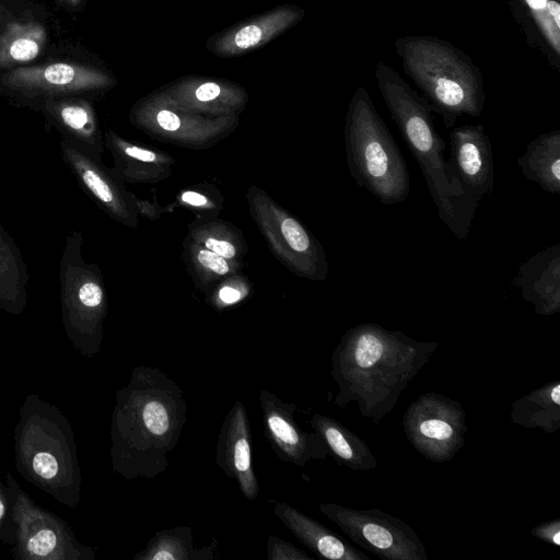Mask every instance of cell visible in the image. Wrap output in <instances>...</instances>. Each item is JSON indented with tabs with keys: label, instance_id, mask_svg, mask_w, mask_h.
<instances>
[{
	"label": "cell",
	"instance_id": "1",
	"mask_svg": "<svg viewBox=\"0 0 560 560\" xmlns=\"http://www.w3.org/2000/svg\"><path fill=\"white\" fill-rule=\"evenodd\" d=\"M438 346L380 324L349 328L331 354V377L338 386L335 405L345 408L355 402L360 415L377 425Z\"/></svg>",
	"mask_w": 560,
	"mask_h": 560
},
{
	"label": "cell",
	"instance_id": "2",
	"mask_svg": "<svg viewBox=\"0 0 560 560\" xmlns=\"http://www.w3.org/2000/svg\"><path fill=\"white\" fill-rule=\"evenodd\" d=\"M188 405L183 389L158 368H135L119 392L116 464L127 479H153L165 471L180 440Z\"/></svg>",
	"mask_w": 560,
	"mask_h": 560
},
{
	"label": "cell",
	"instance_id": "3",
	"mask_svg": "<svg viewBox=\"0 0 560 560\" xmlns=\"http://www.w3.org/2000/svg\"><path fill=\"white\" fill-rule=\"evenodd\" d=\"M375 80L393 120L416 159L439 219L460 241L467 238L477 207L468 201L444 158L446 144L436 131L429 102L393 68L377 62Z\"/></svg>",
	"mask_w": 560,
	"mask_h": 560
},
{
	"label": "cell",
	"instance_id": "4",
	"mask_svg": "<svg viewBox=\"0 0 560 560\" xmlns=\"http://www.w3.org/2000/svg\"><path fill=\"white\" fill-rule=\"evenodd\" d=\"M395 50L405 73L442 117L444 127H454L463 115H481L486 101L483 75L463 50L428 35L400 37Z\"/></svg>",
	"mask_w": 560,
	"mask_h": 560
},
{
	"label": "cell",
	"instance_id": "5",
	"mask_svg": "<svg viewBox=\"0 0 560 560\" xmlns=\"http://www.w3.org/2000/svg\"><path fill=\"white\" fill-rule=\"evenodd\" d=\"M345 142L349 173L359 188L383 205H396L408 197L410 177L405 159L363 86H358L350 100Z\"/></svg>",
	"mask_w": 560,
	"mask_h": 560
},
{
	"label": "cell",
	"instance_id": "6",
	"mask_svg": "<svg viewBox=\"0 0 560 560\" xmlns=\"http://www.w3.org/2000/svg\"><path fill=\"white\" fill-rule=\"evenodd\" d=\"M246 200L273 256L298 277L326 280L328 261L324 247L303 223L259 187L248 188Z\"/></svg>",
	"mask_w": 560,
	"mask_h": 560
},
{
	"label": "cell",
	"instance_id": "7",
	"mask_svg": "<svg viewBox=\"0 0 560 560\" xmlns=\"http://www.w3.org/2000/svg\"><path fill=\"white\" fill-rule=\"evenodd\" d=\"M318 510L353 542L383 560H428L425 547L404 520L377 508L357 510L322 503Z\"/></svg>",
	"mask_w": 560,
	"mask_h": 560
},
{
	"label": "cell",
	"instance_id": "8",
	"mask_svg": "<svg viewBox=\"0 0 560 560\" xmlns=\"http://www.w3.org/2000/svg\"><path fill=\"white\" fill-rule=\"evenodd\" d=\"M408 442L425 459H453L465 444L466 411L457 400L428 392L411 402L402 417Z\"/></svg>",
	"mask_w": 560,
	"mask_h": 560
},
{
	"label": "cell",
	"instance_id": "9",
	"mask_svg": "<svg viewBox=\"0 0 560 560\" xmlns=\"http://www.w3.org/2000/svg\"><path fill=\"white\" fill-rule=\"evenodd\" d=\"M130 122L150 138L192 150H205L230 136L238 117H208L170 107L151 94L138 101Z\"/></svg>",
	"mask_w": 560,
	"mask_h": 560
},
{
	"label": "cell",
	"instance_id": "10",
	"mask_svg": "<svg viewBox=\"0 0 560 560\" xmlns=\"http://www.w3.org/2000/svg\"><path fill=\"white\" fill-rule=\"evenodd\" d=\"M83 234L71 230L59 265L60 298L69 318L97 334L107 310V293L102 271L82 256Z\"/></svg>",
	"mask_w": 560,
	"mask_h": 560
},
{
	"label": "cell",
	"instance_id": "11",
	"mask_svg": "<svg viewBox=\"0 0 560 560\" xmlns=\"http://www.w3.org/2000/svg\"><path fill=\"white\" fill-rule=\"evenodd\" d=\"M63 163L81 189L112 220L129 228L139 223L133 194L114 170L102 162V156L63 139L60 141Z\"/></svg>",
	"mask_w": 560,
	"mask_h": 560
},
{
	"label": "cell",
	"instance_id": "12",
	"mask_svg": "<svg viewBox=\"0 0 560 560\" xmlns=\"http://www.w3.org/2000/svg\"><path fill=\"white\" fill-rule=\"evenodd\" d=\"M0 81L24 97L45 100L104 90L115 82L101 69L73 62L21 67L2 74Z\"/></svg>",
	"mask_w": 560,
	"mask_h": 560
},
{
	"label": "cell",
	"instance_id": "13",
	"mask_svg": "<svg viewBox=\"0 0 560 560\" xmlns=\"http://www.w3.org/2000/svg\"><path fill=\"white\" fill-rule=\"evenodd\" d=\"M258 399L265 438L280 460L303 467L311 460L327 458L329 450L319 434L306 432L298 424L294 402L267 389L259 392Z\"/></svg>",
	"mask_w": 560,
	"mask_h": 560
},
{
	"label": "cell",
	"instance_id": "14",
	"mask_svg": "<svg viewBox=\"0 0 560 560\" xmlns=\"http://www.w3.org/2000/svg\"><path fill=\"white\" fill-rule=\"evenodd\" d=\"M151 95L170 107L208 117H238L248 103L245 89L234 82L192 75Z\"/></svg>",
	"mask_w": 560,
	"mask_h": 560
},
{
	"label": "cell",
	"instance_id": "15",
	"mask_svg": "<svg viewBox=\"0 0 560 560\" xmlns=\"http://www.w3.org/2000/svg\"><path fill=\"white\" fill-rule=\"evenodd\" d=\"M448 160L454 179L476 207L494 185L492 147L481 124L456 127L450 135Z\"/></svg>",
	"mask_w": 560,
	"mask_h": 560
},
{
	"label": "cell",
	"instance_id": "16",
	"mask_svg": "<svg viewBox=\"0 0 560 560\" xmlns=\"http://www.w3.org/2000/svg\"><path fill=\"white\" fill-rule=\"evenodd\" d=\"M215 464L234 479L246 500L259 493L258 479L252 462V430L247 410L241 400L226 413L215 444Z\"/></svg>",
	"mask_w": 560,
	"mask_h": 560
},
{
	"label": "cell",
	"instance_id": "17",
	"mask_svg": "<svg viewBox=\"0 0 560 560\" xmlns=\"http://www.w3.org/2000/svg\"><path fill=\"white\" fill-rule=\"evenodd\" d=\"M304 16L303 9L281 5L234 25L208 42V49L220 57H235L276 38Z\"/></svg>",
	"mask_w": 560,
	"mask_h": 560
},
{
	"label": "cell",
	"instance_id": "18",
	"mask_svg": "<svg viewBox=\"0 0 560 560\" xmlns=\"http://www.w3.org/2000/svg\"><path fill=\"white\" fill-rule=\"evenodd\" d=\"M525 43L560 72V0H506Z\"/></svg>",
	"mask_w": 560,
	"mask_h": 560
},
{
	"label": "cell",
	"instance_id": "19",
	"mask_svg": "<svg viewBox=\"0 0 560 560\" xmlns=\"http://www.w3.org/2000/svg\"><path fill=\"white\" fill-rule=\"evenodd\" d=\"M513 285L533 304L537 315L560 312V245L555 244L529 257L518 268Z\"/></svg>",
	"mask_w": 560,
	"mask_h": 560
},
{
	"label": "cell",
	"instance_id": "20",
	"mask_svg": "<svg viewBox=\"0 0 560 560\" xmlns=\"http://www.w3.org/2000/svg\"><path fill=\"white\" fill-rule=\"evenodd\" d=\"M104 147L110 152L114 172L124 183H159L171 176L175 159L168 153L140 145L107 130Z\"/></svg>",
	"mask_w": 560,
	"mask_h": 560
},
{
	"label": "cell",
	"instance_id": "21",
	"mask_svg": "<svg viewBox=\"0 0 560 560\" xmlns=\"http://www.w3.org/2000/svg\"><path fill=\"white\" fill-rule=\"evenodd\" d=\"M44 112L63 139L102 156L104 136L90 102L74 95L51 97L45 100Z\"/></svg>",
	"mask_w": 560,
	"mask_h": 560
},
{
	"label": "cell",
	"instance_id": "22",
	"mask_svg": "<svg viewBox=\"0 0 560 560\" xmlns=\"http://www.w3.org/2000/svg\"><path fill=\"white\" fill-rule=\"evenodd\" d=\"M273 513L302 544L319 558L330 560L370 559L336 533L288 503L276 502Z\"/></svg>",
	"mask_w": 560,
	"mask_h": 560
},
{
	"label": "cell",
	"instance_id": "23",
	"mask_svg": "<svg viewBox=\"0 0 560 560\" xmlns=\"http://www.w3.org/2000/svg\"><path fill=\"white\" fill-rule=\"evenodd\" d=\"M312 429L324 440L338 465L353 471H368L377 466L369 445L355 433L336 419L314 413L310 420Z\"/></svg>",
	"mask_w": 560,
	"mask_h": 560
},
{
	"label": "cell",
	"instance_id": "24",
	"mask_svg": "<svg viewBox=\"0 0 560 560\" xmlns=\"http://www.w3.org/2000/svg\"><path fill=\"white\" fill-rule=\"evenodd\" d=\"M517 165L528 180L549 194H560V129L544 132L530 141L517 158Z\"/></svg>",
	"mask_w": 560,
	"mask_h": 560
},
{
	"label": "cell",
	"instance_id": "25",
	"mask_svg": "<svg viewBox=\"0 0 560 560\" xmlns=\"http://www.w3.org/2000/svg\"><path fill=\"white\" fill-rule=\"evenodd\" d=\"M511 421L525 429L553 433L560 429V381L541 385L512 402Z\"/></svg>",
	"mask_w": 560,
	"mask_h": 560
},
{
	"label": "cell",
	"instance_id": "26",
	"mask_svg": "<svg viewBox=\"0 0 560 560\" xmlns=\"http://www.w3.org/2000/svg\"><path fill=\"white\" fill-rule=\"evenodd\" d=\"M182 260L196 288L205 293H210L229 277L243 272V262L219 256L188 236L183 242Z\"/></svg>",
	"mask_w": 560,
	"mask_h": 560
},
{
	"label": "cell",
	"instance_id": "27",
	"mask_svg": "<svg viewBox=\"0 0 560 560\" xmlns=\"http://www.w3.org/2000/svg\"><path fill=\"white\" fill-rule=\"evenodd\" d=\"M28 271L11 235L0 224V307L20 311L27 300Z\"/></svg>",
	"mask_w": 560,
	"mask_h": 560
},
{
	"label": "cell",
	"instance_id": "28",
	"mask_svg": "<svg viewBox=\"0 0 560 560\" xmlns=\"http://www.w3.org/2000/svg\"><path fill=\"white\" fill-rule=\"evenodd\" d=\"M187 236L226 259L243 262L248 253L242 231L218 217H197L188 224Z\"/></svg>",
	"mask_w": 560,
	"mask_h": 560
},
{
	"label": "cell",
	"instance_id": "29",
	"mask_svg": "<svg viewBox=\"0 0 560 560\" xmlns=\"http://www.w3.org/2000/svg\"><path fill=\"white\" fill-rule=\"evenodd\" d=\"M47 34L37 22H12L0 35V69L35 59L45 48Z\"/></svg>",
	"mask_w": 560,
	"mask_h": 560
},
{
	"label": "cell",
	"instance_id": "30",
	"mask_svg": "<svg viewBox=\"0 0 560 560\" xmlns=\"http://www.w3.org/2000/svg\"><path fill=\"white\" fill-rule=\"evenodd\" d=\"M209 560L213 559L211 548L196 550L189 526H176L158 532L135 560Z\"/></svg>",
	"mask_w": 560,
	"mask_h": 560
},
{
	"label": "cell",
	"instance_id": "31",
	"mask_svg": "<svg viewBox=\"0 0 560 560\" xmlns=\"http://www.w3.org/2000/svg\"><path fill=\"white\" fill-rule=\"evenodd\" d=\"M223 203L219 189L207 183L186 187L175 198V205L192 211L197 217H217Z\"/></svg>",
	"mask_w": 560,
	"mask_h": 560
},
{
	"label": "cell",
	"instance_id": "32",
	"mask_svg": "<svg viewBox=\"0 0 560 560\" xmlns=\"http://www.w3.org/2000/svg\"><path fill=\"white\" fill-rule=\"evenodd\" d=\"M250 293L252 284L242 272L223 280L208 293L209 303L221 311L244 302Z\"/></svg>",
	"mask_w": 560,
	"mask_h": 560
},
{
	"label": "cell",
	"instance_id": "33",
	"mask_svg": "<svg viewBox=\"0 0 560 560\" xmlns=\"http://www.w3.org/2000/svg\"><path fill=\"white\" fill-rule=\"evenodd\" d=\"M267 558L269 560H312V557L303 550L273 535H270L267 540Z\"/></svg>",
	"mask_w": 560,
	"mask_h": 560
},
{
	"label": "cell",
	"instance_id": "34",
	"mask_svg": "<svg viewBox=\"0 0 560 560\" xmlns=\"http://www.w3.org/2000/svg\"><path fill=\"white\" fill-rule=\"evenodd\" d=\"M56 541L57 537L52 530L43 529L28 540L27 548L36 556H45L55 548Z\"/></svg>",
	"mask_w": 560,
	"mask_h": 560
},
{
	"label": "cell",
	"instance_id": "35",
	"mask_svg": "<svg viewBox=\"0 0 560 560\" xmlns=\"http://www.w3.org/2000/svg\"><path fill=\"white\" fill-rule=\"evenodd\" d=\"M532 535L547 544L560 546V520L544 522L530 530Z\"/></svg>",
	"mask_w": 560,
	"mask_h": 560
},
{
	"label": "cell",
	"instance_id": "36",
	"mask_svg": "<svg viewBox=\"0 0 560 560\" xmlns=\"http://www.w3.org/2000/svg\"><path fill=\"white\" fill-rule=\"evenodd\" d=\"M33 468L44 479H51L58 471V463L49 453H38L33 458Z\"/></svg>",
	"mask_w": 560,
	"mask_h": 560
},
{
	"label": "cell",
	"instance_id": "37",
	"mask_svg": "<svg viewBox=\"0 0 560 560\" xmlns=\"http://www.w3.org/2000/svg\"><path fill=\"white\" fill-rule=\"evenodd\" d=\"M133 199L138 215H142L150 221H155L162 217L164 209L156 202V200L152 201L141 199L137 196H133Z\"/></svg>",
	"mask_w": 560,
	"mask_h": 560
},
{
	"label": "cell",
	"instance_id": "38",
	"mask_svg": "<svg viewBox=\"0 0 560 560\" xmlns=\"http://www.w3.org/2000/svg\"><path fill=\"white\" fill-rule=\"evenodd\" d=\"M66 2L69 5L77 7L83 2V0H60Z\"/></svg>",
	"mask_w": 560,
	"mask_h": 560
},
{
	"label": "cell",
	"instance_id": "39",
	"mask_svg": "<svg viewBox=\"0 0 560 560\" xmlns=\"http://www.w3.org/2000/svg\"><path fill=\"white\" fill-rule=\"evenodd\" d=\"M3 513H4V508H3L2 502L0 501V518L2 517Z\"/></svg>",
	"mask_w": 560,
	"mask_h": 560
}]
</instances>
